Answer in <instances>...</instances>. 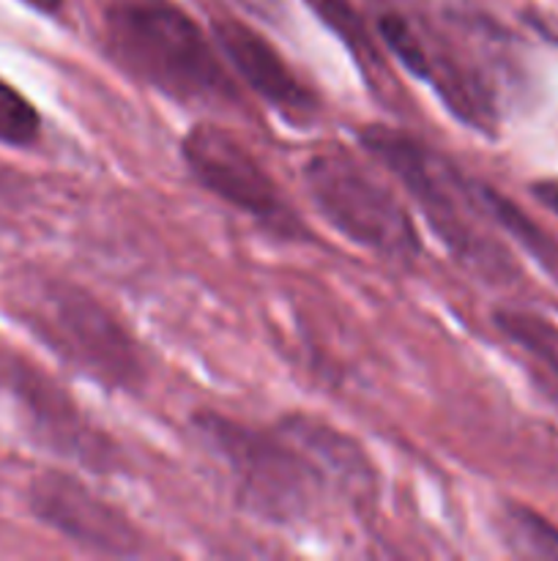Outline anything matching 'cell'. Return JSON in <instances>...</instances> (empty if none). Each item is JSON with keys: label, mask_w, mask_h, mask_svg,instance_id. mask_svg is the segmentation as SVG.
I'll list each match as a JSON object with an SVG mask.
<instances>
[{"label": "cell", "mask_w": 558, "mask_h": 561, "mask_svg": "<svg viewBox=\"0 0 558 561\" xmlns=\"http://www.w3.org/2000/svg\"><path fill=\"white\" fill-rule=\"evenodd\" d=\"M191 427L228 471L235 502L266 524L301 526L326 499L367 507L375 496L377 477L361 444L317 416L252 427L200 411Z\"/></svg>", "instance_id": "cell-1"}, {"label": "cell", "mask_w": 558, "mask_h": 561, "mask_svg": "<svg viewBox=\"0 0 558 561\" xmlns=\"http://www.w3.org/2000/svg\"><path fill=\"white\" fill-rule=\"evenodd\" d=\"M102 38L109 60L173 102L202 110L239 104L219 47L173 0H104Z\"/></svg>", "instance_id": "cell-2"}, {"label": "cell", "mask_w": 558, "mask_h": 561, "mask_svg": "<svg viewBox=\"0 0 558 561\" xmlns=\"http://www.w3.org/2000/svg\"><path fill=\"white\" fill-rule=\"evenodd\" d=\"M359 140L399 184L405 186L432 233L446 244L463 266L490 283H509L518 274L509 252L481 230V211L476 181L465 179L449 159L408 131L392 126H367Z\"/></svg>", "instance_id": "cell-3"}, {"label": "cell", "mask_w": 558, "mask_h": 561, "mask_svg": "<svg viewBox=\"0 0 558 561\" xmlns=\"http://www.w3.org/2000/svg\"><path fill=\"white\" fill-rule=\"evenodd\" d=\"M16 318L91 381L115 392H137L146 383L137 340L93 294L63 277H25L11 294Z\"/></svg>", "instance_id": "cell-4"}, {"label": "cell", "mask_w": 558, "mask_h": 561, "mask_svg": "<svg viewBox=\"0 0 558 561\" xmlns=\"http://www.w3.org/2000/svg\"><path fill=\"white\" fill-rule=\"evenodd\" d=\"M306 195L337 233L388 261L408 263L421 239L399 197L339 148L312 153L301 168Z\"/></svg>", "instance_id": "cell-5"}, {"label": "cell", "mask_w": 558, "mask_h": 561, "mask_svg": "<svg viewBox=\"0 0 558 561\" xmlns=\"http://www.w3.org/2000/svg\"><path fill=\"white\" fill-rule=\"evenodd\" d=\"M181 157L200 186L255 219L282 241H306L310 230L260 159L217 124H195L181 140Z\"/></svg>", "instance_id": "cell-6"}, {"label": "cell", "mask_w": 558, "mask_h": 561, "mask_svg": "<svg viewBox=\"0 0 558 561\" xmlns=\"http://www.w3.org/2000/svg\"><path fill=\"white\" fill-rule=\"evenodd\" d=\"M0 389L22 405L31 427L47 447L96 471L115 463L118 449L80 414L74 400L60 392L42 370L9 351H0Z\"/></svg>", "instance_id": "cell-7"}, {"label": "cell", "mask_w": 558, "mask_h": 561, "mask_svg": "<svg viewBox=\"0 0 558 561\" xmlns=\"http://www.w3.org/2000/svg\"><path fill=\"white\" fill-rule=\"evenodd\" d=\"M31 510L44 526L85 551L104 557H142L146 537L120 510L85 482L63 471H44L31 485Z\"/></svg>", "instance_id": "cell-8"}, {"label": "cell", "mask_w": 558, "mask_h": 561, "mask_svg": "<svg viewBox=\"0 0 558 561\" xmlns=\"http://www.w3.org/2000/svg\"><path fill=\"white\" fill-rule=\"evenodd\" d=\"M213 42L230 60L235 75L290 126H310L321 115V99L315 96V91L290 69L282 53L255 27L239 20H217Z\"/></svg>", "instance_id": "cell-9"}, {"label": "cell", "mask_w": 558, "mask_h": 561, "mask_svg": "<svg viewBox=\"0 0 558 561\" xmlns=\"http://www.w3.org/2000/svg\"><path fill=\"white\" fill-rule=\"evenodd\" d=\"M498 332L528 359L536 383L558 405V327L528 310L501 307L492 312Z\"/></svg>", "instance_id": "cell-10"}, {"label": "cell", "mask_w": 558, "mask_h": 561, "mask_svg": "<svg viewBox=\"0 0 558 561\" xmlns=\"http://www.w3.org/2000/svg\"><path fill=\"white\" fill-rule=\"evenodd\" d=\"M476 195H479L485 217L490 219V222H496L503 233L512 236V239L518 241V244L523 247V250L528 252V255L534 257V261L539 263L547 274H550V277L558 279L556 239H550V236L545 233V228H542L536 219H531L528 214L518 206V203L509 201L507 195H501L496 186L479 184V181H476Z\"/></svg>", "instance_id": "cell-11"}, {"label": "cell", "mask_w": 558, "mask_h": 561, "mask_svg": "<svg viewBox=\"0 0 558 561\" xmlns=\"http://www.w3.org/2000/svg\"><path fill=\"white\" fill-rule=\"evenodd\" d=\"M501 535L509 551L523 559H556L558 529L523 504L507 502L501 510Z\"/></svg>", "instance_id": "cell-12"}, {"label": "cell", "mask_w": 558, "mask_h": 561, "mask_svg": "<svg viewBox=\"0 0 558 561\" xmlns=\"http://www.w3.org/2000/svg\"><path fill=\"white\" fill-rule=\"evenodd\" d=\"M377 36L386 44L388 53L394 55V60L403 64V69L408 75L427 82V71H430V42L403 14L386 11V14L377 16Z\"/></svg>", "instance_id": "cell-13"}, {"label": "cell", "mask_w": 558, "mask_h": 561, "mask_svg": "<svg viewBox=\"0 0 558 561\" xmlns=\"http://www.w3.org/2000/svg\"><path fill=\"white\" fill-rule=\"evenodd\" d=\"M312 5L317 16L353 49V55L359 60H370L375 66V47H372L370 36H367V27L361 22L359 11L348 3V0H306Z\"/></svg>", "instance_id": "cell-14"}, {"label": "cell", "mask_w": 558, "mask_h": 561, "mask_svg": "<svg viewBox=\"0 0 558 561\" xmlns=\"http://www.w3.org/2000/svg\"><path fill=\"white\" fill-rule=\"evenodd\" d=\"M38 137V113L22 93L0 80V142L31 146Z\"/></svg>", "instance_id": "cell-15"}, {"label": "cell", "mask_w": 558, "mask_h": 561, "mask_svg": "<svg viewBox=\"0 0 558 561\" xmlns=\"http://www.w3.org/2000/svg\"><path fill=\"white\" fill-rule=\"evenodd\" d=\"M531 195H534L542 206L550 208L553 214H558V181H536V184H531Z\"/></svg>", "instance_id": "cell-16"}, {"label": "cell", "mask_w": 558, "mask_h": 561, "mask_svg": "<svg viewBox=\"0 0 558 561\" xmlns=\"http://www.w3.org/2000/svg\"><path fill=\"white\" fill-rule=\"evenodd\" d=\"M25 3L31 5V9L42 11V14H47V16L58 14V11L63 9V0H25Z\"/></svg>", "instance_id": "cell-17"}]
</instances>
